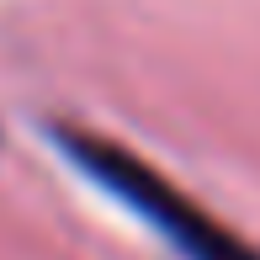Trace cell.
Wrapping results in <instances>:
<instances>
[{"label": "cell", "instance_id": "cell-1", "mask_svg": "<svg viewBox=\"0 0 260 260\" xmlns=\"http://www.w3.org/2000/svg\"><path fill=\"white\" fill-rule=\"evenodd\" d=\"M48 133H53V144L85 170V181H96L106 197H117L127 212H138L181 260H260L250 244L234 239L207 207H197L181 186H170L154 165L127 154L122 144H112V138H101V133H85V127H69V122H53Z\"/></svg>", "mask_w": 260, "mask_h": 260}]
</instances>
